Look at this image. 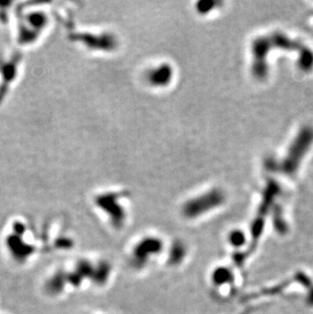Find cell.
<instances>
[{"instance_id": "2", "label": "cell", "mask_w": 313, "mask_h": 314, "mask_svg": "<svg viewBox=\"0 0 313 314\" xmlns=\"http://www.w3.org/2000/svg\"><path fill=\"white\" fill-rule=\"evenodd\" d=\"M171 69L169 66H162L152 70L149 75V80L154 86H165L170 80Z\"/></svg>"}, {"instance_id": "1", "label": "cell", "mask_w": 313, "mask_h": 314, "mask_svg": "<svg viewBox=\"0 0 313 314\" xmlns=\"http://www.w3.org/2000/svg\"><path fill=\"white\" fill-rule=\"evenodd\" d=\"M303 131L297 136L296 140L292 143L288 151V155L281 163V170L283 173L291 175L294 174L301 164V160L308 152L310 145L313 142V129L304 128Z\"/></svg>"}]
</instances>
